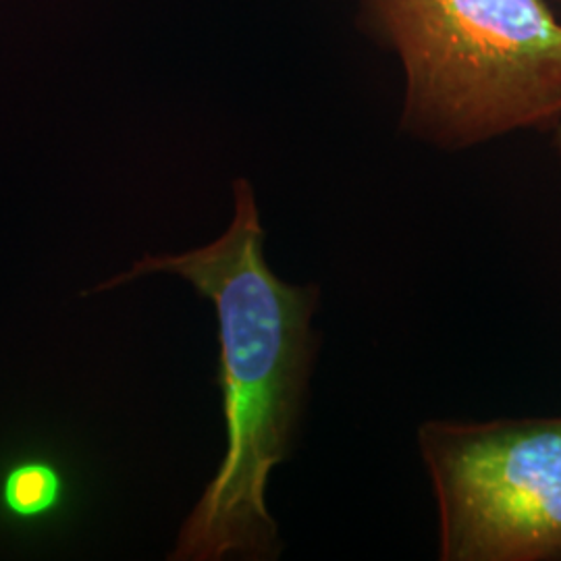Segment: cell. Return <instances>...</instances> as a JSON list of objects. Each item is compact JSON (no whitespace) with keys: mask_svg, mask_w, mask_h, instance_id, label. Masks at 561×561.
<instances>
[{"mask_svg":"<svg viewBox=\"0 0 561 561\" xmlns=\"http://www.w3.org/2000/svg\"><path fill=\"white\" fill-rule=\"evenodd\" d=\"M65 477L48 460H23L11 466L0 482V503L15 520H42L65 502Z\"/></svg>","mask_w":561,"mask_h":561,"instance_id":"277c9868","label":"cell"},{"mask_svg":"<svg viewBox=\"0 0 561 561\" xmlns=\"http://www.w3.org/2000/svg\"><path fill=\"white\" fill-rule=\"evenodd\" d=\"M556 134H558V138H556V146H558V152H560L561 157V125L558 127V131H556Z\"/></svg>","mask_w":561,"mask_h":561,"instance_id":"5b68a950","label":"cell"},{"mask_svg":"<svg viewBox=\"0 0 561 561\" xmlns=\"http://www.w3.org/2000/svg\"><path fill=\"white\" fill-rule=\"evenodd\" d=\"M236 217L221 238L180 256H141L106 291L148 273H173L213 301L227 449L215 479L181 528L175 561L273 560L277 522L266 510L268 477L291 451L319 347L317 285L280 280L264 259L254 192L236 181Z\"/></svg>","mask_w":561,"mask_h":561,"instance_id":"6da1fadb","label":"cell"},{"mask_svg":"<svg viewBox=\"0 0 561 561\" xmlns=\"http://www.w3.org/2000/svg\"><path fill=\"white\" fill-rule=\"evenodd\" d=\"M442 561H561V416L426 421Z\"/></svg>","mask_w":561,"mask_h":561,"instance_id":"3957f363","label":"cell"},{"mask_svg":"<svg viewBox=\"0 0 561 561\" xmlns=\"http://www.w3.org/2000/svg\"><path fill=\"white\" fill-rule=\"evenodd\" d=\"M401 62L400 127L466 152L561 125V20L547 0H362Z\"/></svg>","mask_w":561,"mask_h":561,"instance_id":"7a4b0ae2","label":"cell"}]
</instances>
